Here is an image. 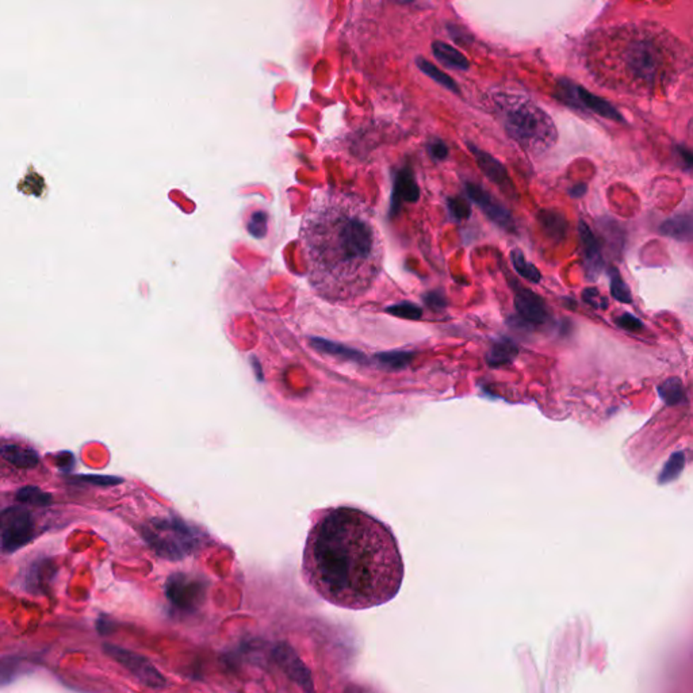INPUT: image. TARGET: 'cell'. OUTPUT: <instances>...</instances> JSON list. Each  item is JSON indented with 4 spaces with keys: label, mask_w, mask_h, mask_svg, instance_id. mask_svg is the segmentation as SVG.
I'll return each mask as SVG.
<instances>
[{
    "label": "cell",
    "mask_w": 693,
    "mask_h": 693,
    "mask_svg": "<svg viewBox=\"0 0 693 693\" xmlns=\"http://www.w3.org/2000/svg\"><path fill=\"white\" fill-rule=\"evenodd\" d=\"M403 573L391 531L360 509H328L309 531L302 577L317 596L338 608L384 605L399 595Z\"/></svg>",
    "instance_id": "cell-1"
},
{
    "label": "cell",
    "mask_w": 693,
    "mask_h": 693,
    "mask_svg": "<svg viewBox=\"0 0 693 693\" xmlns=\"http://www.w3.org/2000/svg\"><path fill=\"white\" fill-rule=\"evenodd\" d=\"M299 243L309 285L328 302H354L379 274V233L369 205L351 191H317L302 217Z\"/></svg>",
    "instance_id": "cell-2"
},
{
    "label": "cell",
    "mask_w": 693,
    "mask_h": 693,
    "mask_svg": "<svg viewBox=\"0 0 693 693\" xmlns=\"http://www.w3.org/2000/svg\"><path fill=\"white\" fill-rule=\"evenodd\" d=\"M497 103L509 137L522 148L531 152H543L554 145V124L534 102L524 96H500Z\"/></svg>",
    "instance_id": "cell-3"
},
{
    "label": "cell",
    "mask_w": 693,
    "mask_h": 693,
    "mask_svg": "<svg viewBox=\"0 0 693 693\" xmlns=\"http://www.w3.org/2000/svg\"><path fill=\"white\" fill-rule=\"evenodd\" d=\"M630 76L645 86H654L663 74L661 47L648 37L632 38L622 55Z\"/></svg>",
    "instance_id": "cell-4"
},
{
    "label": "cell",
    "mask_w": 693,
    "mask_h": 693,
    "mask_svg": "<svg viewBox=\"0 0 693 693\" xmlns=\"http://www.w3.org/2000/svg\"><path fill=\"white\" fill-rule=\"evenodd\" d=\"M34 538V520L23 507H10L0 513V549L13 554L28 546Z\"/></svg>",
    "instance_id": "cell-5"
},
{
    "label": "cell",
    "mask_w": 693,
    "mask_h": 693,
    "mask_svg": "<svg viewBox=\"0 0 693 693\" xmlns=\"http://www.w3.org/2000/svg\"><path fill=\"white\" fill-rule=\"evenodd\" d=\"M555 95L558 96V99H561L563 103L569 105L571 108H584L593 114H597L601 118L611 120L615 122H626L623 115L619 113V110L614 105H611L608 101L602 99L600 96L588 91L584 87L577 86L569 79H559Z\"/></svg>",
    "instance_id": "cell-6"
},
{
    "label": "cell",
    "mask_w": 693,
    "mask_h": 693,
    "mask_svg": "<svg viewBox=\"0 0 693 693\" xmlns=\"http://www.w3.org/2000/svg\"><path fill=\"white\" fill-rule=\"evenodd\" d=\"M147 538L159 553L173 554L175 551H188L194 544L195 535L191 528L178 520H156L148 529Z\"/></svg>",
    "instance_id": "cell-7"
},
{
    "label": "cell",
    "mask_w": 693,
    "mask_h": 693,
    "mask_svg": "<svg viewBox=\"0 0 693 693\" xmlns=\"http://www.w3.org/2000/svg\"><path fill=\"white\" fill-rule=\"evenodd\" d=\"M464 190H466L467 197L473 202H476L478 207L483 212V214L488 217L492 222H494L497 227H500L504 231H510V233L516 231V224H515L512 213L503 203H500L498 200H496L491 193H488L482 185L473 183V182H466Z\"/></svg>",
    "instance_id": "cell-8"
},
{
    "label": "cell",
    "mask_w": 693,
    "mask_h": 693,
    "mask_svg": "<svg viewBox=\"0 0 693 693\" xmlns=\"http://www.w3.org/2000/svg\"><path fill=\"white\" fill-rule=\"evenodd\" d=\"M466 144H467L469 151L476 157L478 167L485 173V176L491 182H493L494 185H498L500 190L503 193H505L508 197L516 198L517 191H516V187L513 185L510 178H509L508 171L505 168V166L500 160H497L494 156L482 151L481 148H478L477 145L471 144L470 141H467Z\"/></svg>",
    "instance_id": "cell-9"
},
{
    "label": "cell",
    "mask_w": 693,
    "mask_h": 693,
    "mask_svg": "<svg viewBox=\"0 0 693 693\" xmlns=\"http://www.w3.org/2000/svg\"><path fill=\"white\" fill-rule=\"evenodd\" d=\"M578 231L581 239V246L584 252V270H585L588 280H596L600 277L601 271L604 270V260L601 246L595 236V233L589 228L585 221H580Z\"/></svg>",
    "instance_id": "cell-10"
},
{
    "label": "cell",
    "mask_w": 693,
    "mask_h": 693,
    "mask_svg": "<svg viewBox=\"0 0 693 693\" xmlns=\"http://www.w3.org/2000/svg\"><path fill=\"white\" fill-rule=\"evenodd\" d=\"M515 308L520 314V317L528 323L540 325L546 323L549 319V310L546 308L543 299L538 294L528 289H520L516 293Z\"/></svg>",
    "instance_id": "cell-11"
},
{
    "label": "cell",
    "mask_w": 693,
    "mask_h": 693,
    "mask_svg": "<svg viewBox=\"0 0 693 693\" xmlns=\"http://www.w3.org/2000/svg\"><path fill=\"white\" fill-rule=\"evenodd\" d=\"M420 198V188L417 185L413 172L409 168L401 171L396 181L393 193V210L400 207L401 202H417Z\"/></svg>",
    "instance_id": "cell-12"
},
{
    "label": "cell",
    "mask_w": 693,
    "mask_h": 693,
    "mask_svg": "<svg viewBox=\"0 0 693 693\" xmlns=\"http://www.w3.org/2000/svg\"><path fill=\"white\" fill-rule=\"evenodd\" d=\"M538 222H539L542 231L554 243H561L566 237L568 231V222L563 214L553 209H543L538 213Z\"/></svg>",
    "instance_id": "cell-13"
},
{
    "label": "cell",
    "mask_w": 693,
    "mask_h": 693,
    "mask_svg": "<svg viewBox=\"0 0 693 693\" xmlns=\"http://www.w3.org/2000/svg\"><path fill=\"white\" fill-rule=\"evenodd\" d=\"M660 233L677 241H691L693 233V219L691 214H678L668 218L660 227Z\"/></svg>",
    "instance_id": "cell-14"
},
{
    "label": "cell",
    "mask_w": 693,
    "mask_h": 693,
    "mask_svg": "<svg viewBox=\"0 0 693 693\" xmlns=\"http://www.w3.org/2000/svg\"><path fill=\"white\" fill-rule=\"evenodd\" d=\"M0 455L18 469H33L40 463V457L34 449L18 445H3Z\"/></svg>",
    "instance_id": "cell-15"
},
{
    "label": "cell",
    "mask_w": 693,
    "mask_h": 693,
    "mask_svg": "<svg viewBox=\"0 0 693 693\" xmlns=\"http://www.w3.org/2000/svg\"><path fill=\"white\" fill-rule=\"evenodd\" d=\"M432 52L437 62L446 65L447 68L457 71H469L470 62L466 59L457 47H451L443 41H435L432 44Z\"/></svg>",
    "instance_id": "cell-16"
},
{
    "label": "cell",
    "mask_w": 693,
    "mask_h": 693,
    "mask_svg": "<svg viewBox=\"0 0 693 693\" xmlns=\"http://www.w3.org/2000/svg\"><path fill=\"white\" fill-rule=\"evenodd\" d=\"M519 354V350L516 344L512 340L507 338H500L497 341H494L492 348L489 350L486 360L491 367H498L508 365Z\"/></svg>",
    "instance_id": "cell-17"
},
{
    "label": "cell",
    "mask_w": 693,
    "mask_h": 693,
    "mask_svg": "<svg viewBox=\"0 0 693 693\" xmlns=\"http://www.w3.org/2000/svg\"><path fill=\"white\" fill-rule=\"evenodd\" d=\"M416 64L421 72H424L427 76L431 77L432 80H435L437 84H440L442 87H445L451 93H458V95L461 93L458 83L452 77L448 76L446 72H443L436 65H433L431 62H428L423 57H417Z\"/></svg>",
    "instance_id": "cell-18"
},
{
    "label": "cell",
    "mask_w": 693,
    "mask_h": 693,
    "mask_svg": "<svg viewBox=\"0 0 693 693\" xmlns=\"http://www.w3.org/2000/svg\"><path fill=\"white\" fill-rule=\"evenodd\" d=\"M510 262L520 277L527 279L528 282L539 283L540 279H542L539 270L532 263L527 262L523 252L519 248H515L510 251Z\"/></svg>",
    "instance_id": "cell-19"
},
{
    "label": "cell",
    "mask_w": 693,
    "mask_h": 693,
    "mask_svg": "<svg viewBox=\"0 0 693 693\" xmlns=\"http://www.w3.org/2000/svg\"><path fill=\"white\" fill-rule=\"evenodd\" d=\"M16 501L21 504H30L37 507H47L52 504V494L41 491L37 486H25L18 491Z\"/></svg>",
    "instance_id": "cell-20"
},
{
    "label": "cell",
    "mask_w": 693,
    "mask_h": 693,
    "mask_svg": "<svg viewBox=\"0 0 693 693\" xmlns=\"http://www.w3.org/2000/svg\"><path fill=\"white\" fill-rule=\"evenodd\" d=\"M660 397L668 405H677L685 399V391L682 382L678 378H670L658 387Z\"/></svg>",
    "instance_id": "cell-21"
},
{
    "label": "cell",
    "mask_w": 693,
    "mask_h": 693,
    "mask_svg": "<svg viewBox=\"0 0 693 693\" xmlns=\"http://www.w3.org/2000/svg\"><path fill=\"white\" fill-rule=\"evenodd\" d=\"M685 466V455L684 452L678 451V452H675L669 461L666 462V464L663 466V471L658 477V483L660 485H665V483H669L672 481H675L676 478L680 477L682 469Z\"/></svg>",
    "instance_id": "cell-22"
},
{
    "label": "cell",
    "mask_w": 693,
    "mask_h": 693,
    "mask_svg": "<svg viewBox=\"0 0 693 693\" xmlns=\"http://www.w3.org/2000/svg\"><path fill=\"white\" fill-rule=\"evenodd\" d=\"M609 277H611V294L612 297L622 302V304H631L632 302V295L631 292H630V287L627 286V283L623 280V277L620 275L619 270L615 268V267H611L609 271Z\"/></svg>",
    "instance_id": "cell-23"
},
{
    "label": "cell",
    "mask_w": 693,
    "mask_h": 693,
    "mask_svg": "<svg viewBox=\"0 0 693 693\" xmlns=\"http://www.w3.org/2000/svg\"><path fill=\"white\" fill-rule=\"evenodd\" d=\"M413 357V354L409 351H393L386 354L378 355V360L382 366L391 370H400L406 367Z\"/></svg>",
    "instance_id": "cell-24"
},
{
    "label": "cell",
    "mask_w": 693,
    "mask_h": 693,
    "mask_svg": "<svg viewBox=\"0 0 693 693\" xmlns=\"http://www.w3.org/2000/svg\"><path fill=\"white\" fill-rule=\"evenodd\" d=\"M447 207L455 221H463L471 216V206L463 197H451L447 200Z\"/></svg>",
    "instance_id": "cell-25"
},
{
    "label": "cell",
    "mask_w": 693,
    "mask_h": 693,
    "mask_svg": "<svg viewBox=\"0 0 693 693\" xmlns=\"http://www.w3.org/2000/svg\"><path fill=\"white\" fill-rule=\"evenodd\" d=\"M387 311L390 314H393V316H397V317H401V319H406V320H418L423 316L421 308L417 307L415 304H411V302H402V304H399V305L390 307V308L387 309Z\"/></svg>",
    "instance_id": "cell-26"
},
{
    "label": "cell",
    "mask_w": 693,
    "mask_h": 693,
    "mask_svg": "<svg viewBox=\"0 0 693 693\" xmlns=\"http://www.w3.org/2000/svg\"><path fill=\"white\" fill-rule=\"evenodd\" d=\"M75 479H77L79 482L90 483V485H95V486H111V485H118L122 482L121 478L111 477V476H93V474L77 476Z\"/></svg>",
    "instance_id": "cell-27"
},
{
    "label": "cell",
    "mask_w": 693,
    "mask_h": 693,
    "mask_svg": "<svg viewBox=\"0 0 693 693\" xmlns=\"http://www.w3.org/2000/svg\"><path fill=\"white\" fill-rule=\"evenodd\" d=\"M583 298L588 305H590L595 309L608 308V301L605 297L601 295L600 292L595 287H588L583 292Z\"/></svg>",
    "instance_id": "cell-28"
},
{
    "label": "cell",
    "mask_w": 693,
    "mask_h": 693,
    "mask_svg": "<svg viewBox=\"0 0 693 693\" xmlns=\"http://www.w3.org/2000/svg\"><path fill=\"white\" fill-rule=\"evenodd\" d=\"M617 323L620 328L630 332H641L645 328L642 321L630 313H624L620 317H617Z\"/></svg>",
    "instance_id": "cell-29"
},
{
    "label": "cell",
    "mask_w": 693,
    "mask_h": 693,
    "mask_svg": "<svg viewBox=\"0 0 693 693\" xmlns=\"http://www.w3.org/2000/svg\"><path fill=\"white\" fill-rule=\"evenodd\" d=\"M447 30H448L449 37H451V38H452L455 42L461 44V45H463V47H464V45H469V44L473 41L471 34H470V33H467L466 29H463V28L458 26V25H448V26H447Z\"/></svg>",
    "instance_id": "cell-30"
},
{
    "label": "cell",
    "mask_w": 693,
    "mask_h": 693,
    "mask_svg": "<svg viewBox=\"0 0 693 693\" xmlns=\"http://www.w3.org/2000/svg\"><path fill=\"white\" fill-rule=\"evenodd\" d=\"M428 154L433 160L443 161L448 157V147H447L446 142H443L440 139H435V141H431L428 145Z\"/></svg>",
    "instance_id": "cell-31"
},
{
    "label": "cell",
    "mask_w": 693,
    "mask_h": 693,
    "mask_svg": "<svg viewBox=\"0 0 693 693\" xmlns=\"http://www.w3.org/2000/svg\"><path fill=\"white\" fill-rule=\"evenodd\" d=\"M425 304L436 311H440L447 307L446 297L442 292H431V293L424 295Z\"/></svg>",
    "instance_id": "cell-32"
},
{
    "label": "cell",
    "mask_w": 693,
    "mask_h": 693,
    "mask_svg": "<svg viewBox=\"0 0 693 693\" xmlns=\"http://www.w3.org/2000/svg\"><path fill=\"white\" fill-rule=\"evenodd\" d=\"M265 216L264 213H259V214H255L252 217V221L249 222V231H252V234L258 236V237H262L265 233Z\"/></svg>",
    "instance_id": "cell-33"
},
{
    "label": "cell",
    "mask_w": 693,
    "mask_h": 693,
    "mask_svg": "<svg viewBox=\"0 0 693 693\" xmlns=\"http://www.w3.org/2000/svg\"><path fill=\"white\" fill-rule=\"evenodd\" d=\"M57 466L62 469V471H69L74 469V464H75V458L71 452L68 451H62L60 452L57 457Z\"/></svg>",
    "instance_id": "cell-34"
},
{
    "label": "cell",
    "mask_w": 693,
    "mask_h": 693,
    "mask_svg": "<svg viewBox=\"0 0 693 693\" xmlns=\"http://www.w3.org/2000/svg\"><path fill=\"white\" fill-rule=\"evenodd\" d=\"M677 151L678 154H680V157H681V160H682V164L685 166V168H687V170H691L693 164L692 152H691L689 149H687L684 145H682V147H681V145H678Z\"/></svg>",
    "instance_id": "cell-35"
},
{
    "label": "cell",
    "mask_w": 693,
    "mask_h": 693,
    "mask_svg": "<svg viewBox=\"0 0 693 693\" xmlns=\"http://www.w3.org/2000/svg\"><path fill=\"white\" fill-rule=\"evenodd\" d=\"M588 191V185L586 183H580V185H574L569 190L570 197L573 198H583Z\"/></svg>",
    "instance_id": "cell-36"
}]
</instances>
